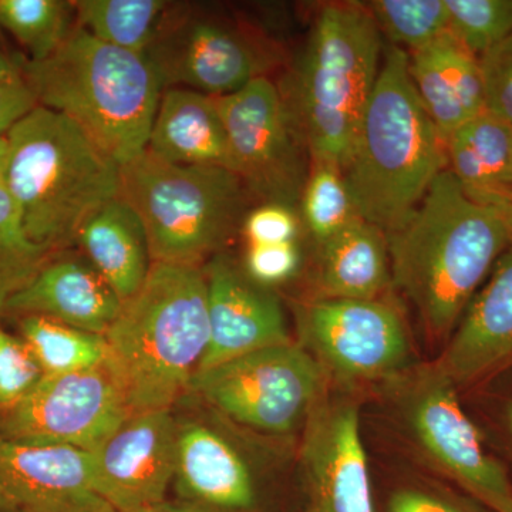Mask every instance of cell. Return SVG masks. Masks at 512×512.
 <instances>
[{
	"instance_id": "12",
	"label": "cell",
	"mask_w": 512,
	"mask_h": 512,
	"mask_svg": "<svg viewBox=\"0 0 512 512\" xmlns=\"http://www.w3.org/2000/svg\"><path fill=\"white\" fill-rule=\"evenodd\" d=\"M227 131L232 171L255 200L299 207L308 150L281 90L261 77L237 93L215 97Z\"/></svg>"
},
{
	"instance_id": "25",
	"label": "cell",
	"mask_w": 512,
	"mask_h": 512,
	"mask_svg": "<svg viewBox=\"0 0 512 512\" xmlns=\"http://www.w3.org/2000/svg\"><path fill=\"white\" fill-rule=\"evenodd\" d=\"M512 127L488 111L446 138L447 170L470 198L510 187Z\"/></svg>"
},
{
	"instance_id": "41",
	"label": "cell",
	"mask_w": 512,
	"mask_h": 512,
	"mask_svg": "<svg viewBox=\"0 0 512 512\" xmlns=\"http://www.w3.org/2000/svg\"><path fill=\"white\" fill-rule=\"evenodd\" d=\"M20 67L18 62L8 59L0 53V83L10 82V80L19 79Z\"/></svg>"
},
{
	"instance_id": "42",
	"label": "cell",
	"mask_w": 512,
	"mask_h": 512,
	"mask_svg": "<svg viewBox=\"0 0 512 512\" xmlns=\"http://www.w3.org/2000/svg\"><path fill=\"white\" fill-rule=\"evenodd\" d=\"M0 512H19L2 483H0Z\"/></svg>"
},
{
	"instance_id": "8",
	"label": "cell",
	"mask_w": 512,
	"mask_h": 512,
	"mask_svg": "<svg viewBox=\"0 0 512 512\" xmlns=\"http://www.w3.org/2000/svg\"><path fill=\"white\" fill-rule=\"evenodd\" d=\"M383 389L407 440L436 473L488 510L512 512L508 468L488 451L436 363L410 366Z\"/></svg>"
},
{
	"instance_id": "3",
	"label": "cell",
	"mask_w": 512,
	"mask_h": 512,
	"mask_svg": "<svg viewBox=\"0 0 512 512\" xmlns=\"http://www.w3.org/2000/svg\"><path fill=\"white\" fill-rule=\"evenodd\" d=\"M342 170L359 217L386 235L406 224L447 170L446 141L421 106L399 47L386 50Z\"/></svg>"
},
{
	"instance_id": "6",
	"label": "cell",
	"mask_w": 512,
	"mask_h": 512,
	"mask_svg": "<svg viewBox=\"0 0 512 512\" xmlns=\"http://www.w3.org/2000/svg\"><path fill=\"white\" fill-rule=\"evenodd\" d=\"M382 52V33L363 3L320 8L288 90H281L311 158L346 164Z\"/></svg>"
},
{
	"instance_id": "18",
	"label": "cell",
	"mask_w": 512,
	"mask_h": 512,
	"mask_svg": "<svg viewBox=\"0 0 512 512\" xmlns=\"http://www.w3.org/2000/svg\"><path fill=\"white\" fill-rule=\"evenodd\" d=\"M0 483L19 512H116L94 483L90 451L0 440Z\"/></svg>"
},
{
	"instance_id": "29",
	"label": "cell",
	"mask_w": 512,
	"mask_h": 512,
	"mask_svg": "<svg viewBox=\"0 0 512 512\" xmlns=\"http://www.w3.org/2000/svg\"><path fill=\"white\" fill-rule=\"evenodd\" d=\"M72 2L0 0V26L18 40L29 60H43L63 45L74 26Z\"/></svg>"
},
{
	"instance_id": "36",
	"label": "cell",
	"mask_w": 512,
	"mask_h": 512,
	"mask_svg": "<svg viewBox=\"0 0 512 512\" xmlns=\"http://www.w3.org/2000/svg\"><path fill=\"white\" fill-rule=\"evenodd\" d=\"M485 111L512 127V35L480 57Z\"/></svg>"
},
{
	"instance_id": "35",
	"label": "cell",
	"mask_w": 512,
	"mask_h": 512,
	"mask_svg": "<svg viewBox=\"0 0 512 512\" xmlns=\"http://www.w3.org/2000/svg\"><path fill=\"white\" fill-rule=\"evenodd\" d=\"M242 268L258 284L274 288L298 274L302 265L299 241L284 244L247 245Z\"/></svg>"
},
{
	"instance_id": "23",
	"label": "cell",
	"mask_w": 512,
	"mask_h": 512,
	"mask_svg": "<svg viewBox=\"0 0 512 512\" xmlns=\"http://www.w3.org/2000/svg\"><path fill=\"white\" fill-rule=\"evenodd\" d=\"M392 284L386 234L362 218L318 247L312 298L379 299Z\"/></svg>"
},
{
	"instance_id": "21",
	"label": "cell",
	"mask_w": 512,
	"mask_h": 512,
	"mask_svg": "<svg viewBox=\"0 0 512 512\" xmlns=\"http://www.w3.org/2000/svg\"><path fill=\"white\" fill-rule=\"evenodd\" d=\"M409 73L421 106L444 141L485 110L480 59L450 32L410 53Z\"/></svg>"
},
{
	"instance_id": "45",
	"label": "cell",
	"mask_w": 512,
	"mask_h": 512,
	"mask_svg": "<svg viewBox=\"0 0 512 512\" xmlns=\"http://www.w3.org/2000/svg\"><path fill=\"white\" fill-rule=\"evenodd\" d=\"M508 183H510V187H512V147H511L510 175H508Z\"/></svg>"
},
{
	"instance_id": "19",
	"label": "cell",
	"mask_w": 512,
	"mask_h": 512,
	"mask_svg": "<svg viewBox=\"0 0 512 512\" xmlns=\"http://www.w3.org/2000/svg\"><path fill=\"white\" fill-rule=\"evenodd\" d=\"M434 363L458 390L481 386L512 369V245Z\"/></svg>"
},
{
	"instance_id": "31",
	"label": "cell",
	"mask_w": 512,
	"mask_h": 512,
	"mask_svg": "<svg viewBox=\"0 0 512 512\" xmlns=\"http://www.w3.org/2000/svg\"><path fill=\"white\" fill-rule=\"evenodd\" d=\"M363 5L390 46L409 55L448 32L446 0H372Z\"/></svg>"
},
{
	"instance_id": "39",
	"label": "cell",
	"mask_w": 512,
	"mask_h": 512,
	"mask_svg": "<svg viewBox=\"0 0 512 512\" xmlns=\"http://www.w3.org/2000/svg\"><path fill=\"white\" fill-rule=\"evenodd\" d=\"M471 200L490 205V207L500 212L512 235V187H504L501 190L478 195V197L471 198Z\"/></svg>"
},
{
	"instance_id": "16",
	"label": "cell",
	"mask_w": 512,
	"mask_h": 512,
	"mask_svg": "<svg viewBox=\"0 0 512 512\" xmlns=\"http://www.w3.org/2000/svg\"><path fill=\"white\" fill-rule=\"evenodd\" d=\"M177 430L171 410L131 414L92 451L94 483L114 511L163 504L174 481Z\"/></svg>"
},
{
	"instance_id": "26",
	"label": "cell",
	"mask_w": 512,
	"mask_h": 512,
	"mask_svg": "<svg viewBox=\"0 0 512 512\" xmlns=\"http://www.w3.org/2000/svg\"><path fill=\"white\" fill-rule=\"evenodd\" d=\"M77 26L107 43L146 57L163 30L173 3L163 0H79L72 2Z\"/></svg>"
},
{
	"instance_id": "13",
	"label": "cell",
	"mask_w": 512,
	"mask_h": 512,
	"mask_svg": "<svg viewBox=\"0 0 512 512\" xmlns=\"http://www.w3.org/2000/svg\"><path fill=\"white\" fill-rule=\"evenodd\" d=\"M130 416L123 394L101 365L86 372L43 376L28 396L0 409V440L92 453Z\"/></svg>"
},
{
	"instance_id": "44",
	"label": "cell",
	"mask_w": 512,
	"mask_h": 512,
	"mask_svg": "<svg viewBox=\"0 0 512 512\" xmlns=\"http://www.w3.org/2000/svg\"><path fill=\"white\" fill-rule=\"evenodd\" d=\"M126 512H178L170 510V508L163 507V504L151 505V507L138 508V510H131Z\"/></svg>"
},
{
	"instance_id": "2",
	"label": "cell",
	"mask_w": 512,
	"mask_h": 512,
	"mask_svg": "<svg viewBox=\"0 0 512 512\" xmlns=\"http://www.w3.org/2000/svg\"><path fill=\"white\" fill-rule=\"evenodd\" d=\"M104 338V367L130 413L171 410L191 389L210 340L202 266L153 262Z\"/></svg>"
},
{
	"instance_id": "1",
	"label": "cell",
	"mask_w": 512,
	"mask_h": 512,
	"mask_svg": "<svg viewBox=\"0 0 512 512\" xmlns=\"http://www.w3.org/2000/svg\"><path fill=\"white\" fill-rule=\"evenodd\" d=\"M392 284L433 339H448L512 245L500 212L471 200L450 171L437 175L402 228L386 235Z\"/></svg>"
},
{
	"instance_id": "40",
	"label": "cell",
	"mask_w": 512,
	"mask_h": 512,
	"mask_svg": "<svg viewBox=\"0 0 512 512\" xmlns=\"http://www.w3.org/2000/svg\"><path fill=\"white\" fill-rule=\"evenodd\" d=\"M498 419H500L505 443H507L508 450H510L512 456V396H508L507 399L500 403Z\"/></svg>"
},
{
	"instance_id": "33",
	"label": "cell",
	"mask_w": 512,
	"mask_h": 512,
	"mask_svg": "<svg viewBox=\"0 0 512 512\" xmlns=\"http://www.w3.org/2000/svg\"><path fill=\"white\" fill-rule=\"evenodd\" d=\"M43 376L28 345L0 328V409L28 396Z\"/></svg>"
},
{
	"instance_id": "17",
	"label": "cell",
	"mask_w": 512,
	"mask_h": 512,
	"mask_svg": "<svg viewBox=\"0 0 512 512\" xmlns=\"http://www.w3.org/2000/svg\"><path fill=\"white\" fill-rule=\"evenodd\" d=\"M207 282L210 340L198 373L239 356L292 342L281 299L218 254L202 266ZM195 375V376H197Z\"/></svg>"
},
{
	"instance_id": "24",
	"label": "cell",
	"mask_w": 512,
	"mask_h": 512,
	"mask_svg": "<svg viewBox=\"0 0 512 512\" xmlns=\"http://www.w3.org/2000/svg\"><path fill=\"white\" fill-rule=\"evenodd\" d=\"M76 244L123 303L140 291L153 265L143 224L120 197L87 218Z\"/></svg>"
},
{
	"instance_id": "30",
	"label": "cell",
	"mask_w": 512,
	"mask_h": 512,
	"mask_svg": "<svg viewBox=\"0 0 512 512\" xmlns=\"http://www.w3.org/2000/svg\"><path fill=\"white\" fill-rule=\"evenodd\" d=\"M26 232L15 201L0 183V316L13 296L32 281L53 255Z\"/></svg>"
},
{
	"instance_id": "34",
	"label": "cell",
	"mask_w": 512,
	"mask_h": 512,
	"mask_svg": "<svg viewBox=\"0 0 512 512\" xmlns=\"http://www.w3.org/2000/svg\"><path fill=\"white\" fill-rule=\"evenodd\" d=\"M302 228L301 215L295 207L264 202L248 212L241 234L247 245L284 244L299 241Z\"/></svg>"
},
{
	"instance_id": "10",
	"label": "cell",
	"mask_w": 512,
	"mask_h": 512,
	"mask_svg": "<svg viewBox=\"0 0 512 512\" xmlns=\"http://www.w3.org/2000/svg\"><path fill=\"white\" fill-rule=\"evenodd\" d=\"M293 311L298 343L330 387L356 393L360 386L384 384L413 366L406 325L390 303L309 296Z\"/></svg>"
},
{
	"instance_id": "15",
	"label": "cell",
	"mask_w": 512,
	"mask_h": 512,
	"mask_svg": "<svg viewBox=\"0 0 512 512\" xmlns=\"http://www.w3.org/2000/svg\"><path fill=\"white\" fill-rule=\"evenodd\" d=\"M218 417L177 420L173 484L185 512H264L258 460L234 424Z\"/></svg>"
},
{
	"instance_id": "11",
	"label": "cell",
	"mask_w": 512,
	"mask_h": 512,
	"mask_svg": "<svg viewBox=\"0 0 512 512\" xmlns=\"http://www.w3.org/2000/svg\"><path fill=\"white\" fill-rule=\"evenodd\" d=\"M161 86L212 97L237 93L278 64L269 40L239 23L174 6L146 55Z\"/></svg>"
},
{
	"instance_id": "38",
	"label": "cell",
	"mask_w": 512,
	"mask_h": 512,
	"mask_svg": "<svg viewBox=\"0 0 512 512\" xmlns=\"http://www.w3.org/2000/svg\"><path fill=\"white\" fill-rule=\"evenodd\" d=\"M37 106L33 93L22 77L0 83V137Z\"/></svg>"
},
{
	"instance_id": "28",
	"label": "cell",
	"mask_w": 512,
	"mask_h": 512,
	"mask_svg": "<svg viewBox=\"0 0 512 512\" xmlns=\"http://www.w3.org/2000/svg\"><path fill=\"white\" fill-rule=\"evenodd\" d=\"M299 215L303 228L311 235L316 247L359 220L339 164L311 158L308 178L299 201Z\"/></svg>"
},
{
	"instance_id": "37",
	"label": "cell",
	"mask_w": 512,
	"mask_h": 512,
	"mask_svg": "<svg viewBox=\"0 0 512 512\" xmlns=\"http://www.w3.org/2000/svg\"><path fill=\"white\" fill-rule=\"evenodd\" d=\"M384 512H493L468 495L429 485H403L390 493Z\"/></svg>"
},
{
	"instance_id": "20",
	"label": "cell",
	"mask_w": 512,
	"mask_h": 512,
	"mask_svg": "<svg viewBox=\"0 0 512 512\" xmlns=\"http://www.w3.org/2000/svg\"><path fill=\"white\" fill-rule=\"evenodd\" d=\"M123 302L92 264L59 252L6 305L3 315L43 316L106 335Z\"/></svg>"
},
{
	"instance_id": "14",
	"label": "cell",
	"mask_w": 512,
	"mask_h": 512,
	"mask_svg": "<svg viewBox=\"0 0 512 512\" xmlns=\"http://www.w3.org/2000/svg\"><path fill=\"white\" fill-rule=\"evenodd\" d=\"M301 512H375L356 393L332 387L299 443Z\"/></svg>"
},
{
	"instance_id": "27",
	"label": "cell",
	"mask_w": 512,
	"mask_h": 512,
	"mask_svg": "<svg viewBox=\"0 0 512 512\" xmlns=\"http://www.w3.org/2000/svg\"><path fill=\"white\" fill-rule=\"evenodd\" d=\"M20 339L28 345L45 376L86 372L104 365L103 335L64 325L43 316H20Z\"/></svg>"
},
{
	"instance_id": "43",
	"label": "cell",
	"mask_w": 512,
	"mask_h": 512,
	"mask_svg": "<svg viewBox=\"0 0 512 512\" xmlns=\"http://www.w3.org/2000/svg\"><path fill=\"white\" fill-rule=\"evenodd\" d=\"M6 163H8V138L0 137V183L5 177Z\"/></svg>"
},
{
	"instance_id": "9",
	"label": "cell",
	"mask_w": 512,
	"mask_h": 512,
	"mask_svg": "<svg viewBox=\"0 0 512 512\" xmlns=\"http://www.w3.org/2000/svg\"><path fill=\"white\" fill-rule=\"evenodd\" d=\"M190 390L238 429L284 439L302 433L330 384L315 359L292 340L198 373Z\"/></svg>"
},
{
	"instance_id": "7",
	"label": "cell",
	"mask_w": 512,
	"mask_h": 512,
	"mask_svg": "<svg viewBox=\"0 0 512 512\" xmlns=\"http://www.w3.org/2000/svg\"><path fill=\"white\" fill-rule=\"evenodd\" d=\"M120 198L140 218L153 262L190 266L222 254L255 200L227 168L168 163L147 148L120 165Z\"/></svg>"
},
{
	"instance_id": "22",
	"label": "cell",
	"mask_w": 512,
	"mask_h": 512,
	"mask_svg": "<svg viewBox=\"0 0 512 512\" xmlns=\"http://www.w3.org/2000/svg\"><path fill=\"white\" fill-rule=\"evenodd\" d=\"M147 150L168 163L232 171L217 99L183 87H168L161 93Z\"/></svg>"
},
{
	"instance_id": "32",
	"label": "cell",
	"mask_w": 512,
	"mask_h": 512,
	"mask_svg": "<svg viewBox=\"0 0 512 512\" xmlns=\"http://www.w3.org/2000/svg\"><path fill=\"white\" fill-rule=\"evenodd\" d=\"M448 32L480 59L512 35V0H446Z\"/></svg>"
},
{
	"instance_id": "5",
	"label": "cell",
	"mask_w": 512,
	"mask_h": 512,
	"mask_svg": "<svg viewBox=\"0 0 512 512\" xmlns=\"http://www.w3.org/2000/svg\"><path fill=\"white\" fill-rule=\"evenodd\" d=\"M37 106L74 121L120 165L144 153L163 86L146 57L74 26L43 60H18Z\"/></svg>"
},
{
	"instance_id": "4",
	"label": "cell",
	"mask_w": 512,
	"mask_h": 512,
	"mask_svg": "<svg viewBox=\"0 0 512 512\" xmlns=\"http://www.w3.org/2000/svg\"><path fill=\"white\" fill-rule=\"evenodd\" d=\"M3 184L36 244L64 252L120 197V164L69 117L36 106L9 133Z\"/></svg>"
}]
</instances>
